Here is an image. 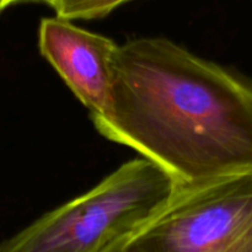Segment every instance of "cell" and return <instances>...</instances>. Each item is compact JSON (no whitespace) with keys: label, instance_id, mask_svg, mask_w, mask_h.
I'll return each mask as SVG.
<instances>
[{"label":"cell","instance_id":"7","mask_svg":"<svg viewBox=\"0 0 252 252\" xmlns=\"http://www.w3.org/2000/svg\"><path fill=\"white\" fill-rule=\"evenodd\" d=\"M9 5H11V0H0V12Z\"/></svg>","mask_w":252,"mask_h":252},{"label":"cell","instance_id":"8","mask_svg":"<svg viewBox=\"0 0 252 252\" xmlns=\"http://www.w3.org/2000/svg\"><path fill=\"white\" fill-rule=\"evenodd\" d=\"M120 252H126V251H125V250H122V251H120Z\"/></svg>","mask_w":252,"mask_h":252},{"label":"cell","instance_id":"2","mask_svg":"<svg viewBox=\"0 0 252 252\" xmlns=\"http://www.w3.org/2000/svg\"><path fill=\"white\" fill-rule=\"evenodd\" d=\"M177 189V182L157 164L133 159L5 240L0 252H120Z\"/></svg>","mask_w":252,"mask_h":252},{"label":"cell","instance_id":"5","mask_svg":"<svg viewBox=\"0 0 252 252\" xmlns=\"http://www.w3.org/2000/svg\"><path fill=\"white\" fill-rule=\"evenodd\" d=\"M130 0H58L53 6L57 16L69 20H91L106 16Z\"/></svg>","mask_w":252,"mask_h":252},{"label":"cell","instance_id":"3","mask_svg":"<svg viewBox=\"0 0 252 252\" xmlns=\"http://www.w3.org/2000/svg\"><path fill=\"white\" fill-rule=\"evenodd\" d=\"M126 252H252V174L179 187Z\"/></svg>","mask_w":252,"mask_h":252},{"label":"cell","instance_id":"4","mask_svg":"<svg viewBox=\"0 0 252 252\" xmlns=\"http://www.w3.org/2000/svg\"><path fill=\"white\" fill-rule=\"evenodd\" d=\"M118 46L58 16L44 17L39 24V52L88 108L91 120L107 111Z\"/></svg>","mask_w":252,"mask_h":252},{"label":"cell","instance_id":"6","mask_svg":"<svg viewBox=\"0 0 252 252\" xmlns=\"http://www.w3.org/2000/svg\"><path fill=\"white\" fill-rule=\"evenodd\" d=\"M58 0H11V4H16V2H43V4L49 5L53 7Z\"/></svg>","mask_w":252,"mask_h":252},{"label":"cell","instance_id":"1","mask_svg":"<svg viewBox=\"0 0 252 252\" xmlns=\"http://www.w3.org/2000/svg\"><path fill=\"white\" fill-rule=\"evenodd\" d=\"M93 122L179 187L252 174V80L167 38L118 46L107 111Z\"/></svg>","mask_w":252,"mask_h":252}]
</instances>
